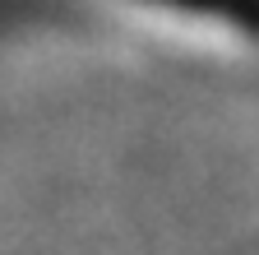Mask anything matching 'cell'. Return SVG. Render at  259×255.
<instances>
[{"label": "cell", "instance_id": "obj_1", "mask_svg": "<svg viewBox=\"0 0 259 255\" xmlns=\"http://www.w3.org/2000/svg\"><path fill=\"white\" fill-rule=\"evenodd\" d=\"M167 5H190V10H204V14H218V19L259 28V0H167Z\"/></svg>", "mask_w": 259, "mask_h": 255}]
</instances>
